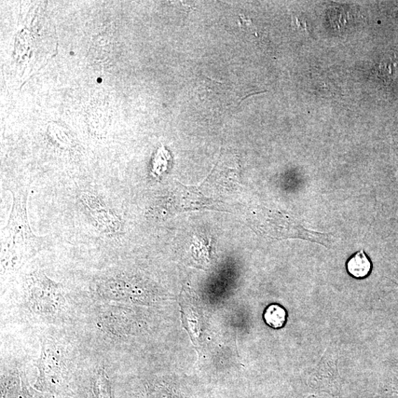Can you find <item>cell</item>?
I'll use <instances>...</instances> for the list:
<instances>
[{
    "label": "cell",
    "mask_w": 398,
    "mask_h": 398,
    "mask_svg": "<svg viewBox=\"0 0 398 398\" xmlns=\"http://www.w3.org/2000/svg\"><path fill=\"white\" fill-rule=\"evenodd\" d=\"M13 202L8 225L2 231L1 260L20 267L27 257L38 249L40 242L32 232L27 215V190L12 191Z\"/></svg>",
    "instance_id": "6da1fadb"
},
{
    "label": "cell",
    "mask_w": 398,
    "mask_h": 398,
    "mask_svg": "<svg viewBox=\"0 0 398 398\" xmlns=\"http://www.w3.org/2000/svg\"><path fill=\"white\" fill-rule=\"evenodd\" d=\"M250 222L253 229L266 239H301L325 246L330 241L324 233L306 229L293 215L277 210L257 207L251 211Z\"/></svg>",
    "instance_id": "7a4b0ae2"
},
{
    "label": "cell",
    "mask_w": 398,
    "mask_h": 398,
    "mask_svg": "<svg viewBox=\"0 0 398 398\" xmlns=\"http://www.w3.org/2000/svg\"><path fill=\"white\" fill-rule=\"evenodd\" d=\"M24 292L27 306L34 313L45 317L62 312L66 303L62 287L42 272L27 274Z\"/></svg>",
    "instance_id": "3957f363"
},
{
    "label": "cell",
    "mask_w": 398,
    "mask_h": 398,
    "mask_svg": "<svg viewBox=\"0 0 398 398\" xmlns=\"http://www.w3.org/2000/svg\"><path fill=\"white\" fill-rule=\"evenodd\" d=\"M65 366L64 355L58 347L53 343L43 341L38 362L37 385L45 389L57 385L63 376Z\"/></svg>",
    "instance_id": "277c9868"
},
{
    "label": "cell",
    "mask_w": 398,
    "mask_h": 398,
    "mask_svg": "<svg viewBox=\"0 0 398 398\" xmlns=\"http://www.w3.org/2000/svg\"><path fill=\"white\" fill-rule=\"evenodd\" d=\"M81 200L100 227L111 233L120 229L121 223L118 217L113 211L106 208L97 197L86 193L81 196Z\"/></svg>",
    "instance_id": "5b68a950"
},
{
    "label": "cell",
    "mask_w": 398,
    "mask_h": 398,
    "mask_svg": "<svg viewBox=\"0 0 398 398\" xmlns=\"http://www.w3.org/2000/svg\"><path fill=\"white\" fill-rule=\"evenodd\" d=\"M372 262L364 250L355 253L347 263V270L355 279H364L369 276L372 271Z\"/></svg>",
    "instance_id": "8992f818"
},
{
    "label": "cell",
    "mask_w": 398,
    "mask_h": 398,
    "mask_svg": "<svg viewBox=\"0 0 398 398\" xmlns=\"http://www.w3.org/2000/svg\"><path fill=\"white\" fill-rule=\"evenodd\" d=\"M377 76L386 85H391L398 77V55L389 52L381 59L377 68Z\"/></svg>",
    "instance_id": "52a82bcc"
},
{
    "label": "cell",
    "mask_w": 398,
    "mask_h": 398,
    "mask_svg": "<svg viewBox=\"0 0 398 398\" xmlns=\"http://www.w3.org/2000/svg\"><path fill=\"white\" fill-rule=\"evenodd\" d=\"M92 393L94 398H113L111 381L104 367L95 370L92 378Z\"/></svg>",
    "instance_id": "ba28073f"
},
{
    "label": "cell",
    "mask_w": 398,
    "mask_h": 398,
    "mask_svg": "<svg viewBox=\"0 0 398 398\" xmlns=\"http://www.w3.org/2000/svg\"><path fill=\"white\" fill-rule=\"evenodd\" d=\"M264 318L269 326L274 329H279L285 325L287 313L280 306L273 304L267 307Z\"/></svg>",
    "instance_id": "9c48e42d"
}]
</instances>
